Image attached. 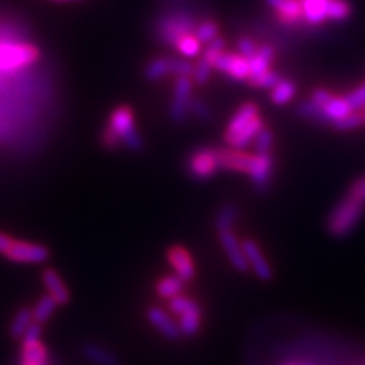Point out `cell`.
Here are the masks:
<instances>
[{
    "label": "cell",
    "instance_id": "cell-1",
    "mask_svg": "<svg viewBox=\"0 0 365 365\" xmlns=\"http://www.w3.org/2000/svg\"><path fill=\"white\" fill-rule=\"evenodd\" d=\"M101 140L107 150H116L120 143L133 153L143 150V140L139 131L135 130L134 111L130 106H119L111 111Z\"/></svg>",
    "mask_w": 365,
    "mask_h": 365
},
{
    "label": "cell",
    "instance_id": "cell-2",
    "mask_svg": "<svg viewBox=\"0 0 365 365\" xmlns=\"http://www.w3.org/2000/svg\"><path fill=\"white\" fill-rule=\"evenodd\" d=\"M365 212V202L353 198L349 193L342 198L334 210L330 212L326 221V230L332 237H346L353 232Z\"/></svg>",
    "mask_w": 365,
    "mask_h": 365
},
{
    "label": "cell",
    "instance_id": "cell-3",
    "mask_svg": "<svg viewBox=\"0 0 365 365\" xmlns=\"http://www.w3.org/2000/svg\"><path fill=\"white\" fill-rule=\"evenodd\" d=\"M40 58L38 46L26 40L0 41V76L20 73Z\"/></svg>",
    "mask_w": 365,
    "mask_h": 365
},
{
    "label": "cell",
    "instance_id": "cell-4",
    "mask_svg": "<svg viewBox=\"0 0 365 365\" xmlns=\"http://www.w3.org/2000/svg\"><path fill=\"white\" fill-rule=\"evenodd\" d=\"M198 20L195 14L187 11H169L158 17L155 25V36L165 46H174L182 36L195 32Z\"/></svg>",
    "mask_w": 365,
    "mask_h": 365
},
{
    "label": "cell",
    "instance_id": "cell-5",
    "mask_svg": "<svg viewBox=\"0 0 365 365\" xmlns=\"http://www.w3.org/2000/svg\"><path fill=\"white\" fill-rule=\"evenodd\" d=\"M186 169L193 180L205 181L212 178L220 170L216 150H213V148H200V150L193 151L187 158Z\"/></svg>",
    "mask_w": 365,
    "mask_h": 365
},
{
    "label": "cell",
    "instance_id": "cell-6",
    "mask_svg": "<svg viewBox=\"0 0 365 365\" xmlns=\"http://www.w3.org/2000/svg\"><path fill=\"white\" fill-rule=\"evenodd\" d=\"M193 93V81L190 76H178L175 79L173 102L169 107V118L174 123H182L190 113V102Z\"/></svg>",
    "mask_w": 365,
    "mask_h": 365
},
{
    "label": "cell",
    "instance_id": "cell-7",
    "mask_svg": "<svg viewBox=\"0 0 365 365\" xmlns=\"http://www.w3.org/2000/svg\"><path fill=\"white\" fill-rule=\"evenodd\" d=\"M49 248L41 244L17 241V239H14L13 245L5 253L6 259L17 262V264H41L49 259Z\"/></svg>",
    "mask_w": 365,
    "mask_h": 365
},
{
    "label": "cell",
    "instance_id": "cell-8",
    "mask_svg": "<svg viewBox=\"0 0 365 365\" xmlns=\"http://www.w3.org/2000/svg\"><path fill=\"white\" fill-rule=\"evenodd\" d=\"M216 71L227 75L235 81H247L250 78V63L242 55L224 51L215 63Z\"/></svg>",
    "mask_w": 365,
    "mask_h": 365
},
{
    "label": "cell",
    "instance_id": "cell-9",
    "mask_svg": "<svg viewBox=\"0 0 365 365\" xmlns=\"http://www.w3.org/2000/svg\"><path fill=\"white\" fill-rule=\"evenodd\" d=\"M244 255L247 259L248 268L253 269L256 277L262 282H269L274 276V271L269 262L267 260L264 251L253 241V239H244L242 241Z\"/></svg>",
    "mask_w": 365,
    "mask_h": 365
},
{
    "label": "cell",
    "instance_id": "cell-10",
    "mask_svg": "<svg viewBox=\"0 0 365 365\" xmlns=\"http://www.w3.org/2000/svg\"><path fill=\"white\" fill-rule=\"evenodd\" d=\"M265 4L280 25L297 26L304 23L300 0H265Z\"/></svg>",
    "mask_w": 365,
    "mask_h": 365
},
{
    "label": "cell",
    "instance_id": "cell-11",
    "mask_svg": "<svg viewBox=\"0 0 365 365\" xmlns=\"http://www.w3.org/2000/svg\"><path fill=\"white\" fill-rule=\"evenodd\" d=\"M218 237H220V242H221L224 253H225L228 262H230L232 267L235 268V271L247 272L250 268H248L247 259L244 255L241 239L236 236V233L233 230L220 232Z\"/></svg>",
    "mask_w": 365,
    "mask_h": 365
},
{
    "label": "cell",
    "instance_id": "cell-12",
    "mask_svg": "<svg viewBox=\"0 0 365 365\" xmlns=\"http://www.w3.org/2000/svg\"><path fill=\"white\" fill-rule=\"evenodd\" d=\"M216 155H218L220 169L242 174H248L255 157V154H248L244 150H236V148L232 146L220 148V150H216Z\"/></svg>",
    "mask_w": 365,
    "mask_h": 365
},
{
    "label": "cell",
    "instance_id": "cell-13",
    "mask_svg": "<svg viewBox=\"0 0 365 365\" xmlns=\"http://www.w3.org/2000/svg\"><path fill=\"white\" fill-rule=\"evenodd\" d=\"M166 255H168V262L173 265L175 274L181 280L190 282L195 279V276H197L195 262H193L192 255L185 247H181V245L169 247Z\"/></svg>",
    "mask_w": 365,
    "mask_h": 365
},
{
    "label": "cell",
    "instance_id": "cell-14",
    "mask_svg": "<svg viewBox=\"0 0 365 365\" xmlns=\"http://www.w3.org/2000/svg\"><path fill=\"white\" fill-rule=\"evenodd\" d=\"M272 169H274V160H272L271 153L255 154L253 163H251V168H250L247 175H250L255 187L259 192L268 190L271 175H272Z\"/></svg>",
    "mask_w": 365,
    "mask_h": 365
},
{
    "label": "cell",
    "instance_id": "cell-15",
    "mask_svg": "<svg viewBox=\"0 0 365 365\" xmlns=\"http://www.w3.org/2000/svg\"><path fill=\"white\" fill-rule=\"evenodd\" d=\"M146 318L166 339L178 341L181 338L178 324L170 318V315L166 311L162 309V307L151 306L150 309L146 311Z\"/></svg>",
    "mask_w": 365,
    "mask_h": 365
},
{
    "label": "cell",
    "instance_id": "cell-16",
    "mask_svg": "<svg viewBox=\"0 0 365 365\" xmlns=\"http://www.w3.org/2000/svg\"><path fill=\"white\" fill-rule=\"evenodd\" d=\"M259 116V106L256 102H245L241 107L236 110V113L233 114V118L230 119L227 125V130L224 134V140H230L232 137H235L239 131L244 130L247 125L253 120L255 118Z\"/></svg>",
    "mask_w": 365,
    "mask_h": 365
},
{
    "label": "cell",
    "instance_id": "cell-17",
    "mask_svg": "<svg viewBox=\"0 0 365 365\" xmlns=\"http://www.w3.org/2000/svg\"><path fill=\"white\" fill-rule=\"evenodd\" d=\"M41 280L46 291L58 303V306H66L71 303V291H68L61 276L53 268H46L41 274Z\"/></svg>",
    "mask_w": 365,
    "mask_h": 365
},
{
    "label": "cell",
    "instance_id": "cell-18",
    "mask_svg": "<svg viewBox=\"0 0 365 365\" xmlns=\"http://www.w3.org/2000/svg\"><path fill=\"white\" fill-rule=\"evenodd\" d=\"M303 21L311 26H319L329 20L330 0H300Z\"/></svg>",
    "mask_w": 365,
    "mask_h": 365
},
{
    "label": "cell",
    "instance_id": "cell-19",
    "mask_svg": "<svg viewBox=\"0 0 365 365\" xmlns=\"http://www.w3.org/2000/svg\"><path fill=\"white\" fill-rule=\"evenodd\" d=\"M81 355L93 365H120V361L114 351L96 342H86L81 346Z\"/></svg>",
    "mask_w": 365,
    "mask_h": 365
},
{
    "label": "cell",
    "instance_id": "cell-20",
    "mask_svg": "<svg viewBox=\"0 0 365 365\" xmlns=\"http://www.w3.org/2000/svg\"><path fill=\"white\" fill-rule=\"evenodd\" d=\"M201 322H202V311H201L200 304L195 302L187 311H185L180 315L178 327H180L181 336L192 338V336L198 335L200 329H201Z\"/></svg>",
    "mask_w": 365,
    "mask_h": 365
},
{
    "label": "cell",
    "instance_id": "cell-21",
    "mask_svg": "<svg viewBox=\"0 0 365 365\" xmlns=\"http://www.w3.org/2000/svg\"><path fill=\"white\" fill-rule=\"evenodd\" d=\"M264 127H265L264 119H262L260 116H257V118H255L253 120H251L244 130L239 131L235 137H232V139L227 140L225 143H227L228 146L236 148V150H245V148H247L250 143L255 142L256 135L260 133V130L264 128Z\"/></svg>",
    "mask_w": 365,
    "mask_h": 365
},
{
    "label": "cell",
    "instance_id": "cell-22",
    "mask_svg": "<svg viewBox=\"0 0 365 365\" xmlns=\"http://www.w3.org/2000/svg\"><path fill=\"white\" fill-rule=\"evenodd\" d=\"M276 58V51H274L271 46L264 44L259 46V49L253 58H250V76H256L264 72L271 71V64Z\"/></svg>",
    "mask_w": 365,
    "mask_h": 365
},
{
    "label": "cell",
    "instance_id": "cell-23",
    "mask_svg": "<svg viewBox=\"0 0 365 365\" xmlns=\"http://www.w3.org/2000/svg\"><path fill=\"white\" fill-rule=\"evenodd\" d=\"M145 78L150 83H157L169 75H173V58L169 56H157L145 67Z\"/></svg>",
    "mask_w": 365,
    "mask_h": 365
},
{
    "label": "cell",
    "instance_id": "cell-24",
    "mask_svg": "<svg viewBox=\"0 0 365 365\" xmlns=\"http://www.w3.org/2000/svg\"><path fill=\"white\" fill-rule=\"evenodd\" d=\"M239 220V209L237 205L233 202H227L221 205L218 213L215 216V228L216 232H225V230H233L235 224Z\"/></svg>",
    "mask_w": 365,
    "mask_h": 365
},
{
    "label": "cell",
    "instance_id": "cell-25",
    "mask_svg": "<svg viewBox=\"0 0 365 365\" xmlns=\"http://www.w3.org/2000/svg\"><path fill=\"white\" fill-rule=\"evenodd\" d=\"M185 280H181L177 274L174 276H165L155 284V292L165 300H170L185 291Z\"/></svg>",
    "mask_w": 365,
    "mask_h": 365
},
{
    "label": "cell",
    "instance_id": "cell-26",
    "mask_svg": "<svg viewBox=\"0 0 365 365\" xmlns=\"http://www.w3.org/2000/svg\"><path fill=\"white\" fill-rule=\"evenodd\" d=\"M32 322H34L32 309H29V307H20V309L16 312L13 322L9 324V330H8L9 336L13 339H21Z\"/></svg>",
    "mask_w": 365,
    "mask_h": 365
},
{
    "label": "cell",
    "instance_id": "cell-27",
    "mask_svg": "<svg viewBox=\"0 0 365 365\" xmlns=\"http://www.w3.org/2000/svg\"><path fill=\"white\" fill-rule=\"evenodd\" d=\"M56 306H58V303H56L49 294L43 295L41 299L37 302V304L34 306V309H32L34 322L41 324V326L48 323L49 319L52 318V315H53V312L56 309Z\"/></svg>",
    "mask_w": 365,
    "mask_h": 365
},
{
    "label": "cell",
    "instance_id": "cell-28",
    "mask_svg": "<svg viewBox=\"0 0 365 365\" xmlns=\"http://www.w3.org/2000/svg\"><path fill=\"white\" fill-rule=\"evenodd\" d=\"M295 113L299 114L300 118L314 120V122H317L319 125H329L330 123V120L327 119L323 108L318 107L317 104H314L311 99L299 102V104H297V107H295Z\"/></svg>",
    "mask_w": 365,
    "mask_h": 365
},
{
    "label": "cell",
    "instance_id": "cell-29",
    "mask_svg": "<svg viewBox=\"0 0 365 365\" xmlns=\"http://www.w3.org/2000/svg\"><path fill=\"white\" fill-rule=\"evenodd\" d=\"M297 93V84L291 79H282V81L272 87L271 91V101L276 106H287L288 102L292 101V98Z\"/></svg>",
    "mask_w": 365,
    "mask_h": 365
},
{
    "label": "cell",
    "instance_id": "cell-30",
    "mask_svg": "<svg viewBox=\"0 0 365 365\" xmlns=\"http://www.w3.org/2000/svg\"><path fill=\"white\" fill-rule=\"evenodd\" d=\"M21 362L34 364V365H46L48 364V350L41 344V342H36V344L21 346Z\"/></svg>",
    "mask_w": 365,
    "mask_h": 365
},
{
    "label": "cell",
    "instance_id": "cell-31",
    "mask_svg": "<svg viewBox=\"0 0 365 365\" xmlns=\"http://www.w3.org/2000/svg\"><path fill=\"white\" fill-rule=\"evenodd\" d=\"M323 111L327 116V119L330 120V123L347 116L349 113H351V108L349 106V102L346 101L344 96H334L330 99L329 104L326 107H323Z\"/></svg>",
    "mask_w": 365,
    "mask_h": 365
},
{
    "label": "cell",
    "instance_id": "cell-32",
    "mask_svg": "<svg viewBox=\"0 0 365 365\" xmlns=\"http://www.w3.org/2000/svg\"><path fill=\"white\" fill-rule=\"evenodd\" d=\"M174 48L181 53L187 56V58H193V56H198L201 53V43L195 37V34H187V36H182L177 43L174 44Z\"/></svg>",
    "mask_w": 365,
    "mask_h": 365
},
{
    "label": "cell",
    "instance_id": "cell-33",
    "mask_svg": "<svg viewBox=\"0 0 365 365\" xmlns=\"http://www.w3.org/2000/svg\"><path fill=\"white\" fill-rule=\"evenodd\" d=\"M193 34H195V37L198 38V41L201 44H209L215 38L220 37V26L215 20L209 19V20H204V21L198 23V26Z\"/></svg>",
    "mask_w": 365,
    "mask_h": 365
},
{
    "label": "cell",
    "instance_id": "cell-34",
    "mask_svg": "<svg viewBox=\"0 0 365 365\" xmlns=\"http://www.w3.org/2000/svg\"><path fill=\"white\" fill-rule=\"evenodd\" d=\"M330 125H332L334 130H336L339 133H347V131L358 130L364 125L362 113L361 111H351V113L347 114V116L341 118V119L332 122Z\"/></svg>",
    "mask_w": 365,
    "mask_h": 365
},
{
    "label": "cell",
    "instance_id": "cell-35",
    "mask_svg": "<svg viewBox=\"0 0 365 365\" xmlns=\"http://www.w3.org/2000/svg\"><path fill=\"white\" fill-rule=\"evenodd\" d=\"M282 79L283 78L277 72L268 71V72H264V73L256 75V76H250L247 79V83L251 87H256V88H272V87H276L282 81Z\"/></svg>",
    "mask_w": 365,
    "mask_h": 365
},
{
    "label": "cell",
    "instance_id": "cell-36",
    "mask_svg": "<svg viewBox=\"0 0 365 365\" xmlns=\"http://www.w3.org/2000/svg\"><path fill=\"white\" fill-rule=\"evenodd\" d=\"M351 16V5L347 0H330L329 20L344 21Z\"/></svg>",
    "mask_w": 365,
    "mask_h": 365
},
{
    "label": "cell",
    "instance_id": "cell-37",
    "mask_svg": "<svg viewBox=\"0 0 365 365\" xmlns=\"http://www.w3.org/2000/svg\"><path fill=\"white\" fill-rule=\"evenodd\" d=\"M224 51H225V40L221 38V37L215 38L212 43L207 44V48H205V49L202 51L201 60H202L204 63H207L209 66L215 67L216 60H218V56H220Z\"/></svg>",
    "mask_w": 365,
    "mask_h": 365
},
{
    "label": "cell",
    "instance_id": "cell-38",
    "mask_svg": "<svg viewBox=\"0 0 365 365\" xmlns=\"http://www.w3.org/2000/svg\"><path fill=\"white\" fill-rule=\"evenodd\" d=\"M274 143V134L269 128L264 127L260 130V133L256 135L255 139V150L256 154H268L271 153V148Z\"/></svg>",
    "mask_w": 365,
    "mask_h": 365
},
{
    "label": "cell",
    "instance_id": "cell-39",
    "mask_svg": "<svg viewBox=\"0 0 365 365\" xmlns=\"http://www.w3.org/2000/svg\"><path fill=\"white\" fill-rule=\"evenodd\" d=\"M344 98L349 102L351 111H362L365 108V83L351 90Z\"/></svg>",
    "mask_w": 365,
    "mask_h": 365
},
{
    "label": "cell",
    "instance_id": "cell-40",
    "mask_svg": "<svg viewBox=\"0 0 365 365\" xmlns=\"http://www.w3.org/2000/svg\"><path fill=\"white\" fill-rule=\"evenodd\" d=\"M189 111H190L197 119H200V120H202V122H209V120L212 119V110L209 108V106L205 104L204 101H201V99H198V98H192Z\"/></svg>",
    "mask_w": 365,
    "mask_h": 365
},
{
    "label": "cell",
    "instance_id": "cell-41",
    "mask_svg": "<svg viewBox=\"0 0 365 365\" xmlns=\"http://www.w3.org/2000/svg\"><path fill=\"white\" fill-rule=\"evenodd\" d=\"M212 66H209L207 63H204L202 60H200L197 63V66L193 67V73H192V81L198 84V86H204L207 84L209 78H210V72H212Z\"/></svg>",
    "mask_w": 365,
    "mask_h": 365
},
{
    "label": "cell",
    "instance_id": "cell-42",
    "mask_svg": "<svg viewBox=\"0 0 365 365\" xmlns=\"http://www.w3.org/2000/svg\"><path fill=\"white\" fill-rule=\"evenodd\" d=\"M257 49H259V44L250 37H241L237 41V52H239V55H242L247 60L253 58Z\"/></svg>",
    "mask_w": 365,
    "mask_h": 365
},
{
    "label": "cell",
    "instance_id": "cell-43",
    "mask_svg": "<svg viewBox=\"0 0 365 365\" xmlns=\"http://www.w3.org/2000/svg\"><path fill=\"white\" fill-rule=\"evenodd\" d=\"M43 334V326L32 322L31 326L26 329L25 335L21 338V346H28V344H36V342H40Z\"/></svg>",
    "mask_w": 365,
    "mask_h": 365
},
{
    "label": "cell",
    "instance_id": "cell-44",
    "mask_svg": "<svg viewBox=\"0 0 365 365\" xmlns=\"http://www.w3.org/2000/svg\"><path fill=\"white\" fill-rule=\"evenodd\" d=\"M193 66L190 61L186 60H178V58H173V75L174 76H190L193 73Z\"/></svg>",
    "mask_w": 365,
    "mask_h": 365
},
{
    "label": "cell",
    "instance_id": "cell-45",
    "mask_svg": "<svg viewBox=\"0 0 365 365\" xmlns=\"http://www.w3.org/2000/svg\"><path fill=\"white\" fill-rule=\"evenodd\" d=\"M335 95L332 93V91H329L327 88H315L312 93H311V101L314 102V104H317L318 107H326L330 99H332Z\"/></svg>",
    "mask_w": 365,
    "mask_h": 365
},
{
    "label": "cell",
    "instance_id": "cell-46",
    "mask_svg": "<svg viewBox=\"0 0 365 365\" xmlns=\"http://www.w3.org/2000/svg\"><path fill=\"white\" fill-rule=\"evenodd\" d=\"M347 193H349V195H351L353 198H356V200L365 202V175L353 181L350 187H349V190H347Z\"/></svg>",
    "mask_w": 365,
    "mask_h": 365
},
{
    "label": "cell",
    "instance_id": "cell-47",
    "mask_svg": "<svg viewBox=\"0 0 365 365\" xmlns=\"http://www.w3.org/2000/svg\"><path fill=\"white\" fill-rule=\"evenodd\" d=\"M13 242H14V237H11L9 235L0 232V255H5L9 250V247L13 245Z\"/></svg>",
    "mask_w": 365,
    "mask_h": 365
},
{
    "label": "cell",
    "instance_id": "cell-48",
    "mask_svg": "<svg viewBox=\"0 0 365 365\" xmlns=\"http://www.w3.org/2000/svg\"><path fill=\"white\" fill-rule=\"evenodd\" d=\"M361 113H362V120H364V125H365V108Z\"/></svg>",
    "mask_w": 365,
    "mask_h": 365
},
{
    "label": "cell",
    "instance_id": "cell-49",
    "mask_svg": "<svg viewBox=\"0 0 365 365\" xmlns=\"http://www.w3.org/2000/svg\"><path fill=\"white\" fill-rule=\"evenodd\" d=\"M56 2H71V0H56Z\"/></svg>",
    "mask_w": 365,
    "mask_h": 365
},
{
    "label": "cell",
    "instance_id": "cell-50",
    "mask_svg": "<svg viewBox=\"0 0 365 365\" xmlns=\"http://www.w3.org/2000/svg\"><path fill=\"white\" fill-rule=\"evenodd\" d=\"M20 365H34V364H26V362H21Z\"/></svg>",
    "mask_w": 365,
    "mask_h": 365
}]
</instances>
